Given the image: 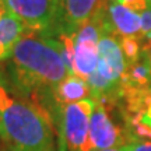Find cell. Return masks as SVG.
Here are the masks:
<instances>
[{
	"label": "cell",
	"instance_id": "cell-1",
	"mask_svg": "<svg viewBox=\"0 0 151 151\" xmlns=\"http://www.w3.org/2000/svg\"><path fill=\"white\" fill-rule=\"evenodd\" d=\"M7 62L10 86L21 97L42 106L55 87L71 74L59 41L48 34L27 31Z\"/></svg>",
	"mask_w": 151,
	"mask_h": 151
},
{
	"label": "cell",
	"instance_id": "cell-2",
	"mask_svg": "<svg viewBox=\"0 0 151 151\" xmlns=\"http://www.w3.org/2000/svg\"><path fill=\"white\" fill-rule=\"evenodd\" d=\"M0 151H58L53 116L0 74Z\"/></svg>",
	"mask_w": 151,
	"mask_h": 151
},
{
	"label": "cell",
	"instance_id": "cell-3",
	"mask_svg": "<svg viewBox=\"0 0 151 151\" xmlns=\"http://www.w3.org/2000/svg\"><path fill=\"white\" fill-rule=\"evenodd\" d=\"M124 71L126 60L119 37L113 32H105L98 43L97 69L87 78L92 99L118 102Z\"/></svg>",
	"mask_w": 151,
	"mask_h": 151
},
{
	"label": "cell",
	"instance_id": "cell-4",
	"mask_svg": "<svg viewBox=\"0 0 151 151\" xmlns=\"http://www.w3.org/2000/svg\"><path fill=\"white\" fill-rule=\"evenodd\" d=\"M105 32H113L106 6L73 35V74L87 80L95 71L98 63V43Z\"/></svg>",
	"mask_w": 151,
	"mask_h": 151
},
{
	"label": "cell",
	"instance_id": "cell-5",
	"mask_svg": "<svg viewBox=\"0 0 151 151\" xmlns=\"http://www.w3.org/2000/svg\"><path fill=\"white\" fill-rule=\"evenodd\" d=\"M90 119V141L92 151L108 150L129 144L127 126L122 111L116 112L118 104L113 101L94 99Z\"/></svg>",
	"mask_w": 151,
	"mask_h": 151
},
{
	"label": "cell",
	"instance_id": "cell-6",
	"mask_svg": "<svg viewBox=\"0 0 151 151\" xmlns=\"http://www.w3.org/2000/svg\"><path fill=\"white\" fill-rule=\"evenodd\" d=\"M95 101L86 98L58 108L59 112V151H92L90 141V119Z\"/></svg>",
	"mask_w": 151,
	"mask_h": 151
},
{
	"label": "cell",
	"instance_id": "cell-7",
	"mask_svg": "<svg viewBox=\"0 0 151 151\" xmlns=\"http://www.w3.org/2000/svg\"><path fill=\"white\" fill-rule=\"evenodd\" d=\"M7 10L28 31L53 32L59 14V0H3Z\"/></svg>",
	"mask_w": 151,
	"mask_h": 151
},
{
	"label": "cell",
	"instance_id": "cell-8",
	"mask_svg": "<svg viewBox=\"0 0 151 151\" xmlns=\"http://www.w3.org/2000/svg\"><path fill=\"white\" fill-rule=\"evenodd\" d=\"M106 3L108 0H59L58 22L50 34L63 32L73 35L102 10Z\"/></svg>",
	"mask_w": 151,
	"mask_h": 151
},
{
	"label": "cell",
	"instance_id": "cell-9",
	"mask_svg": "<svg viewBox=\"0 0 151 151\" xmlns=\"http://www.w3.org/2000/svg\"><path fill=\"white\" fill-rule=\"evenodd\" d=\"M106 10L112 29L119 38H139L141 34L140 13L132 10L130 7L120 4L115 0H108Z\"/></svg>",
	"mask_w": 151,
	"mask_h": 151
},
{
	"label": "cell",
	"instance_id": "cell-10",
	"mask_svg": "<svg viewBox=\"0 0 151 151\" xmlns=\"http://www.w3.org/2000/svg\"><path fill=\"white\" fill-rule=\"evenodd\" d=\"M28 29L7 10L3 0H0V65L10 59L16 43Z\"/></svg>",
	"mask_w": 151,
	"mask_h": 151
},
{
	"label": "cell",
	"instance_id": "cell-11",
	"mask_svg": "<svg viewBox=\"0 0 151 151\" xmlns=\"http://www.w3.org/2000/svg\"><path fill=\"white\" fill-rule=\"evenodd\" d=\"M86 98H91L87 80L76 74H69L53 88L50 95V102L55 106V111H58V108L83 101Z\"/></svg>",
	"mask_w": 151,
	"mask_h": 151
},
{
	"label": "cell",
	"instance_id": "cell-12",
	"mask_svg": "<svg viewBox=\"0 0 151 151\" xmlns=\"http://www.w3.org/2000/svg\"><path fill=\"white\" fill-rule=\"evenodd\" d=\"M124 119L136 120L139 123L151 127V90L143 98L122 109Z\"/></svg>",
	"mask_w": 151,
	"mask_h": 151
},
{
	"label": "cell",
	"instance_id": "cell-13",
	"mask_svg": "<svg viewBox=\"0 0 151 151\" xmlns=\"http://www.w3.org/2000/svg\"><path fill=\"white\" fill-rule=\"evenodd\" d=\"M119 42H120V48H122L124 60H126V66L134 63L141 58L144 49L139 38H119Z\"/></svg>",
	"mask_w": 151,
	"mask_h": 151
},
{
	"label": "cell",
	"instance_id": "cell-14",
	"mask_svg": "<svg viewBox=\"0 0 151 151\" xmlns=\"http://www.w3.org/2000/svg\"><path fill=\"white\" fill-rule=\"evenodd\" d=\"M140 24H141V34L140 41L147 43V48L151 45V1L140 11Z\"/></svg>",
	"mask_w": 151,
	"mask_h": 151
},
{
	"label": "cell",
	"instance_id": "cell-15",
	"mask_svg": "<svg viewBox=\"0 0 151 151\" xmlns=\"http://www.w3.org/2000/svg\"><path fill=\"white\" fill-rule=\"evenodd\" d=\"M115 1H118L120 4L127 6L132 10L137 11V13H140V11L150 3V0H115Z\"/></svg>",
	"mask_w": 151,
	"mask_h": 151
},
{
	"label": "cell",
	"instance_id": "cell-16",
	"mask_svg": "<svg viewBox=\"0 0 151 151\" xmlns=\"http://www.w3.org/2000/svg\"><path fill=\"white\" fill-rule=\"evenodd\" d=\"M127 151H151V141H132L126 146Z\"/></svg>",
	"mask_w": 151,
	"mask_h": 151
},
{
	"label": "cell",
	"instance_id": "cell-17",
	"mask_svg": "<svg viewBox=\"0 0 151 151\" xmlns=\"http://www.w3.org/2000/svg\"><path fill=\"white\" fill-rule=\"evenodd\" d=\"M97 151H127L126 146L123 147H115V148H108V150H97Z\"/></svg>",
	"mask_w": 151,
	"mask_h": 151
},
{
	"label": "cell",
	"instance_id": "cell-18",
	"mask_svg": "<svg viewBox=\"0 0 151 151\" xmlns=\"http://www.w3.org/2000/svg\"><path fill=\"white\" fill-rule=\"evenodd\" d=\"M148 58H150V63H151V45H150V48H148Z\"/></svg>",
	"mask_w": 151,
	"mask_h": 151
},
{
	"label": "cell",
	"instance_id": "cell-19",
	"mask_svg": "<svg viewBox=\"0 0 151 151\" xmlns=\"http://www.w3.org/2000/svg\"><path fill=\"white\" fill-rule=\"evenodd\" d=\"M150 1H151V0H150Z\"/></svg>",
	"mask_w": 151,
	"mask_h": 151
}]
</instances>
